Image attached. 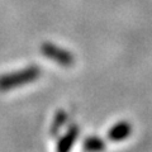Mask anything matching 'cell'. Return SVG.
Segmentation results:
<instances>
[{
  "label": "cell",
  "mask_w": 152,
  "mask_h": 152,
  "mask_svg": "<svg viewBox=\"0 0 152 152\" xmlns=\"http://www.w3.org/2000/svg\"><path fill=\"white\" fill-rule=\"evenodd\" d=\"M42 53H43L46 57H48V58L53 60L55 62H57L61 66L69 67V66H71L74 64V56L66 50L60 48V47H57L55 45L45 43L42 46Z\"/></svg>",
  "instance_id": "cell-2"
},
{
  "label": "cell",
  "mask_w": 152,
  "mask_h": 152,
  "mask_svg": "<svg viewBox=\"0 0 152 152\" xmlns=\"http://www.w3.org/2000/svg\"><path fill=\"white\" fill-rule=\"evenodd\" d=\"M66 119H67V114H66L64 110H58L56 113V115L53 118V122H52L51 128H50L52 136H57V134H58V132L61 131V128L65 126Z\"/></svg>",
  "instance_id": "cell-6"
},
{
  "label": "cell",
  "mask_w": 152,
  "mask_h": 152,
  "mask_svg": "<svg viewBox=\"0 0 152 152\" xmlns=\"http://www.w3.org/2000/svg\"><path fill=\"white\" fill-rule=\"evenodd\" d=\"M105 148V142L99 137H88L84 141V150L86 152H102Z\"/></svg>",
  "instance_id": "cell-5"
},
{
  "label": "cell",
  "mask_w": 152,
  "mask_h": 152,
  "mask_svg": "<svg viewBox=\"0 0 152 152\" xmlns=\"http://www.w3.org/2000/svg\"><path fill=\"white\" fill-rule=\"evenodd\" d=\"M41 75V70L37 66H29L20 71L13 74H7L0 76V90L5 91V90L23 86L26 84L33 83L34 80H37Z\"/></svg>",
  "instance_id": "cell-1"
},
{
  "label": "cell",
  "mask_w": 152,
  "mask_h": 152,
  "mask_svg": "<svg viewBox=\"0 0 152 152\" xmlns=\"http://www.w3.org/2000/svg\"><path fill=\"white\" fill-rule=\"evenodd\" d=\"M132 132V127L127 122H119L115 126H113L108 132V138L110 141L118 142L126 140Z\"/></svg>",
  "instance_id": "cell-4"
},
{
  "label": "cell",
  "mask_w": 152,
  "mask_h": 152,
  "mask_svg": "<svg viewBox=\"0 0 152 152\" xmlns=\"http://www.w3.org/2000/svg\"><path fill=\"white\" fill-rule=\"evenodd\" d=\"M79 136V128L77 126H71L69 131L61 137L57 142V152H70V150L74 147L75 141Z\"/></svg>",
  "instance_id": "cell-3"
}]
</instances>
